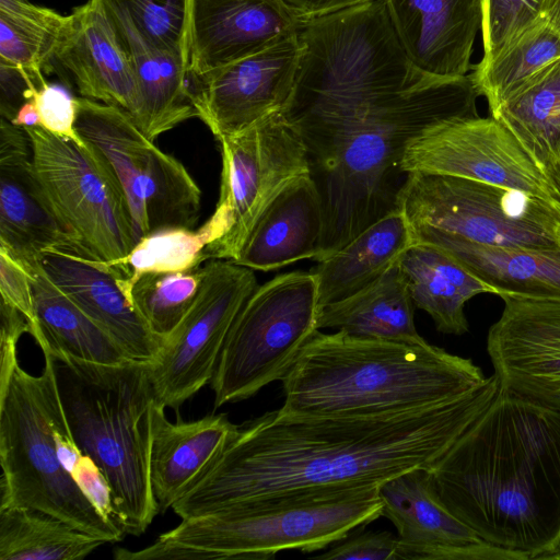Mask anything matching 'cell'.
<instances>
[{
	"instance_id": "cell-21",
	"label": "cell",
	"mask_w": 560,
	"mask_h": 560,
	"mask_svg": "<svg viewBox=\"0 0 560 560\" xmlns=\"http://www.w3.org/2000/svg\"><path fill=\"white\" fill-rule=\"evenodd\" d=\"M39 261L50 280L105 330L130 360L155 361L163 340L147 327L122 290L119 276L106 262L63 249L45 252Z\"/></svg>"
},
{
	"instance_id": "cell-16",
	"label": "cell",
	"mask_w": 560,
	"mask_h": 560,
	"mask_svg": "<svg viewBox=\"0 0 560 560\" xmlns=\"http://www.w3.org/2000/svg\"><path fill=\"white\" fill-rule=\"evenodd\" d=\"M301 55L296 31L250 56L190 78L197 117L220 141L281 110L292 94Z\"/></svg>"
},
{
	"instance_id": "cell-15",
	"label": "cell",
	"mask_w": 560,
	"mask_h": 560,
	"mask_svg": "<svg viewBox=\"0 0 560 560\" xmlns=\"http://www.w3.org/2000/svg\"><path fill=\"white\" fill-rule=\"evenodd\" d=\"M401 166L407 174L457 176L557 202L545 173L491 115L457 117L431 126L410 141Z\"/></svg>"
},
{
	"instance_id": "cell-32",
	"label": "cell",
	"mask_w": 560,
	"mask_h": 560,
	"mask_svg": "<svg viewBox=\"0 0 560 560\" xmlns=\"http://www.w3.org/2000/svg\"><path fill=\"white\" fill-rule=\"evenodd\" d=\"M490 115L544 172L560 147V57L517 85Z\"/></svg>"
},
{
	"instance_id": "cell-39",
	"label": "cell",
	"mask_w": 560,
	"mask_h": 560,
	"mask_svg": "<svg viewBox=\"0 0 560 560\" xmlns=\"http://www.w3.org/2000/svg\"><path fill=\"white\" fill-rule=\"evenodd\" d=\"M542 0H482L483 57L541 15Z\"/></svg>"
},
{
	"instance_id": "cell-24",
	"label": "cell",
	"mask_w": 560,
	"mask_h": 560,
	"mask_svg": "<svg viewBox=\"0 0 560 560\" xmlns=\"http://www.w3.org/2000/svg\"><path fill=\"white\" fill-rule=\"evenodd\" d=\"M81 96L117 106L132 118L139 93L135 72L104 12L94 0L69 15L55 54Z\"/></svg>"
},
{
	"instance_id": "cell-45",
	"label": "cell",
	"mask_w": 560,
	"mask_h": 560,
	"mask_svg": "<svg viewBox=\"0 0 560 560\" xmlns=\"http://www.w3.org/2000/svg\"><path fill=\"white\" fill-rule=\"evenodd\" d=\"M15 126L22 128L39 127V116L34 100L26 101L11 120Z\"/></svg>"
},
{
	"instance_id": "cell-43",
	"label": "cell",
	"mask_w": 560,
	"mask_h": 560,
	"mask_svg": "<svg viewBox=\"0 0 560 560\" xmlns=\"http://www.w3.org/2000/svg\"><path fill=\"white\" fill-rule=\"evenodd\" d=\"M0 113L1 117L12 120L19 108L33 98L38 89L35 82L19 68L0 61Z\"/></svg>"
},
{
	"instance_id": "cell-11",
	"label": "cell",
	"mask_w": 560,
	"mask_h": 560,
	"mask_svg": "<svg viewBox=\"0 0 560 560\" xmlns=\"http://www.w3.org/2000/svg\"><path fill=\"white\" fill-rule=\"evenodd\" d=\"M25 129L35 178L82 255L107 264L126 257L139 238L122 188L102 153L42 127Z\"/></svg>"
},
{
	"instance_id": "cell-35",
	"label": "cell",
	"mask_w": 560,
	"mask_h": 560,
	"mask_svg": "<svg viewBox=\"0 0 560 560\" xmlns=\"http://www.w3.org/2000/svg\"><path fill=\"white\" fill-rule=\"evenodd\" d=\"M106 541L31 509L0 510L1 560L84 559Z\"/></svg>"
},
{
	"instance_id": "cell-20",
	"label": "cell",
	"mask_w": 560,
	"mask_h": 560,
	"mask_svg": "<svg viewBox=\"0 0 560 560\" xmlns=\"http://www.w3.org/2000/svg\"><path fill=\"white\" fill-rule=\"evenodd\" d=\"M299 26L278 0H189L190 78L260 51Z\"/></svg>"
},
{
	"instance_id": "cell-42",
	"label": "cell",
	"mask_w": 560,
	"mask_h": 560,
	"mask_svg": "<svg viewBox=\"0 0 560 560\" xmlns=\"http://www.w3.org/2000/svg\"><path fill=\"white\" fill-rule=\"evenodd\" d=\"M0 293L1 301L25 315L32 329L36 324V313L31 272L21 260L2 247H0Z\"/></svg>"
},
{
	"instance_id": "cell-27",
	"label": "cell",
	"mask_w": 560,
	"mask_h": 560,
	"mask_svg": "<svg viewBox=\"0 0 560 560\" xmlns=\"http://www.w3.org/2000/svg\"><path fill=\"white\" fill-rule=\"evenodd\" d=\"M398 266L413 305L427 312L442 334H466V303L481 293L498 295L494 287L433 243L413 242Z\"/></svg>"
},
{
	"instance_id": "cell-37",
	"label": "cell",
	"mask_w": 560,
	"mask_h": 560,
	"mask_svg": "<svg viewBox=\"0 0 560 560\" xmlns=\"http://www.w3.org/2000/svg\"><path fill=\"white\" fill-rule=\"evenodd\" d=\"M202 266L190 271L141 275L126 294L152 334L163 341L177 327L197 298Z\"/></svg>"
},
{
	"instance_id": "cell-13",
	"label": "cell",
	"mask_w": 560,
	"mask_h": 560,
	"mask_svg": "<svg viewBox=\"0 0 560 560\" xmlns=\"http://www.w3.org/2000/svg\"><path fill=\"white\" fill-rule=\"evenodd\" d=\"M220 196L211 218L220 237L207 259L233 260L252 226L294 177L310 173L307 150L281 110L221 139Z\"/></svg>"
},
{
	"instance_id": "cell-10",
	"label": "cell",
	"mask_w": 560,
	"mask_h": 560,
	"mask_svg": "<svg viewBox=\"0 0 560 560\" xmlns=\"http://www.w3.org/2000/svg\"><path fill=\"white\" fill-rule=\"evenodd\" d=\"M399 207L412 228H431L498 247H560V205L520 190L415 172L409 174Z\"/></svg>"
},
{
	"instance_id": "cell-48",
	"label": "cell",
	"mask_w": 560,
	"mask_h": 560,
	"mask_svg": "<svg viewBox=\"0 0 560 560\" xmlns=\"http://www.w3.org/2000/svg\"><path fill=\"white\" fill-rule=\"evenodd\" d=\"M542 559H559L560 560V544L549 553L545 555Z\"/></svg>"
},
{
	"instance_id": "cell-12",
	"label": "cell",
	"mask_w": 560,
	"mask_h": 560,
	"mask_svg": "<svg viewBox=\"0 0 560 560\" xmlns=\"http://www.w3.org/2000/svg\"><path fill=\"white\" fill-rule=\"evenodd\" d=\"M75 129L114 171L140 240L166 228L194 229L201 190L186 167L163 152L124 109L75 97Z\"/></svg>"
},
{
	"instance_id": "cell-22",
	"label": "cell",
	"mask_w": 560,
	"mask_h": 560,
	"mask_svg": "<svg viewBox=\"0 0 560 560\" xmlns=\"http://www.w3.org/2000/svg\"><path fill=\"white\" fill-rule=\"evenodd\" d=\"M393 28L412 62L447 78L469 73L482 0H383Z\"/></svg>"
},
{
	"instance_id": "cell-36",
	"label": "cell",
	"mask_w": 560,
	"mask_h": 560,
	"mask_svg": "<svg viewBox=\"0 0 560 560\" xmlns=\"http://www.w3.org/2000/svg\"><path fill=\"white\" fill-rule=\"evenodd\" d=\"M219 238L211 218L198 230L166 228L141 237L122 259L107 264L116 275L122 290L141 275L150 272L190 271L207 260L206 248Z\"/></svg>"
},
{
	"instance_id": "cell-7",
	"label": "cell",
	"mask_w": 560,
	"mask_h": 560,
	"mask_svg": "<svg viewBox=\"0 0 560 560\" xmlns=\"http://www.w3.org/2000/svg\"><path fill=\"white\" fill-rule=\"evenodd\" d=\"M380 486L298 494L184 518L117 560H268L285 550L325 549L383 513Z\"/></svg>"
},
{
	"instance_id": "cell-46",
	"label": "cell",
	"mask_w": 560,
	"mask_h": 560,
	"mask_svg": "<svg viewBox=\"0 0 560 560\" xmlns=\"http://www.w3.org/2000/svg\"><path fill=\"white\" fill-rule=\"evenodd\" d=\"M544 173L551 187L553 199L560 205V147L556 158L545 167Z\"/></svg>"
},
{
	"instance_id": "cell-23",
	"label": "cell",
	"mask_w": 560,
	"mask_h": 560,
	"mask_svg": "<svg viewBox=\"0 0 560 560\" xmlns=\"http://www.w3.org/2000/svg\"><path fill=\"white\" fill-rule=\"evenodd\" d=\"M104 12L127 55L138 85L139 104L132 117L151 140L197 117L188 57L154 47L128 15L109 0H94Z\"/></svg>"
},
{
	"instance_id": "cell-4",
	"label": "cell",
	"mask_w": 560,
	"mask_h": 560,
	"mask_svg": "<svg viewBox=\"0 0 560 560\" xmlns=\"http://www.w3.org/2000/svg\"><path fill=\"white\" fill-rule=\"evenodd\" d=\"M488 378L471 359L425 340L317 330L281 381L279 410L300 417L409 412L458 399Z\"/></svg>"
},
{
	"instance_id": "cell-29",
	"label": "cell",
	"mask_w": 560,
	"mask_h": 560,
	"mask_svg": "<svg viewBox=\"0 0 560 560\" xmlns=\"http://www.w3.org/2000/svg\"><path fill=\"white\" fill-rule=\"evenodd\" d=\"M412 228V226H411ZM416 241L446 249L501 293L560 294V247L508 248L478 244L431 228H412Z\"/></svg>"
},
{
	"instance_id": "cell-25",
	"label": "cell",
	"mask_w": 560,
	"mask_h": 560,
	"mask_svg": "<svg viewBox=\"0 0 560 560\" xmlns=\"http://www.w3.org/2000/svg\"><path fill=\"white\" fill-rule=\"evenodd\" d=\"M324 229L322 199L311 173L291 179L260 213L234 262L270 271L316 258Z\"/></svg>"
},
{
	"instance_id": "cell-19",
	"label": "cell",
	"mask_w": 560,
	"mask_h": 560,
	"mask_svg": "<svg viewBox=\"0 0 560 560\" xmlns=\"http://www.w3.org/2000/svg\"><path fill=\"white\" fill-rule=\"evenodd\" d=\"M32 156L26 129L1 117L0 247L22 262L38 260L51 249L82 255L45 199L33 172Z\"/></svg>"
},
{
	"instance_id": "cell-17",
	"label": "cell",
	"mask_w": 560,
	"mask_h": 560,
	"mask_svg": "<svg viewBox=\"0 0 560 560\" xmlns=\"http://www.w3.org/2000/svg\"><path fill=\"white\" fill-rule=\"evenodd\" d=\"M487 352L501 386L560 410V294L501 293Z\"/></svg>"
},
{
	"instance_id": "cell-18",
	"label": "cell",
	"mask_w": 560,
	"mask_h": 560,
	"mask_svg": "<svg viewBox=\"0 0 560 560\" xmlns=\"http://www.w3.org/2000/svg\"><path fill=\"white\" fill-rule=\"evenodd\" d=\"M382 516L397 530L399 560H526L483 540L440 499L429 467H417L378 488Z\"/></svg>"
},
{
	"instance_id": "cell-33",
	"label": "cell",
	"mask_w": 560,
	"mask_h": 560,
	"mask_svg": "<svg viewBox=\"0 0 560 560\" xmlns=\"http://www.w3.org/2000/svg\"><path fill=\"white\" fill-rule=\"evenodd\" d=\"M560 57V33L540 15L471 68L492 114L533 73Z\"/></svg>"
},
{
	"instance_id": "cell-26",
	"label": "cell",
	"mask_w": 560,
	"mask_h": 560,
	"mask_svg": "<svg viewBox=\"0 0 560 560\" xmlns=\"http://www.w3.org/2000/svg\"><path fill=\"white\" fill-rule=\"evenodd\" d=\"M165 409L155 400L151 419L150 483L159 513L191 488L236 428L226 413L171 422Z\"/></svg>"
},
{
	"instance_id": "cell-47",
	"label": "cell",
	"mask_w": 560,
	"mask_h": 560,
	"mask_svg": "<svg viewBox=\"0 0 560 560\" xmlns=\"http://www.w3.org/2000/svg\"><path fill=\"white\" fill-rule=\"evenodd\" d=\"M541 15L560 33V0H542Z\"/></svg>"
},
{
	"instance_id": "cell-8",
	"label": "cell",
	"mask_w": 560,
	"mask_h": 560,
	"mask_svg": "<svg viewBox=\"0 0 560 560\" xmlns=\"http://www.w3.org/2000/svg\"><path fill=\"white\" fill-rule=\"evenodd\" d=\"M43 353L39 375L20 363L0 372V510L39 511L106 542L120 541L122 527L97 508L60 460L55 429L63 406L55 360Z\"/></svg>"
},
{
	"instance_id": "cell-1",
	"label": "cell",
	"mask_w": 560,
	"mask_h": 560,
	"mask_svg": "<svg viewBox=\"0 0 560 560\" xmlns=\"http://www.w3.org/2000/svg\"><path fill=\"white\" fill-rule=\"evenodd\" d=\"M499 387L493 374L458 399L399 413L267 411L236 424L172 510L184 520L284 497L381 486L432 466L489 407Z\"/></svg>"
},
{
	"instance_id": "cell-3",
	"label": "cell",
	"mask_w": 560,
	"mask_h": 560,
	"mask_svg": "<svg viewBox=\"0 0 560 560\" xmlns=\"http://www.w3.org/2000/svg\"><path fill=\"white\" fill-rule=\"evenodd\" d=\"M302 55L281 109L304 140L310 172L328 164L374 106L419 82L383 0L300 23Z\"/></svg>"
},
{
	"instance_id": "cell-31",
	"label": "cell",
	"mask_w": 560,
	"mask_h": 560,
	"mask_svg": "<svg viewBox=\"0 0 560 560\" xmlns=\"http://www.w3.org/2000/svg\"><path fill=\"white\" fill-rule=\"evenodd\" d=\"M413 308L396 264L368 288L320 306L318 329L334 328L363 338L421 342L424 339L417 331Z\"/></svg>"
},
{
	"instance_id": "cell-9",
	"label": "cell",
	"mask_w": 560,
	"mask_h": 560,
	"mask_svg": "<svg viewBox=\"0 0 560 560\" xmlns=\"http://www.w3.org/2000/svg\"><path fill=\"white\" fill-rule=\"evenodd\" d=\"M317 280L291 271L258 285L237 314L210 381L214 408L282 381L318 329Z\"/></svg>"
},
{
	"instance_id": "cell-28",
	"label": "cell",
	"mask_w": 560,
	"mask_h": 560,
	"mask_svg": "<svg viewBox=\"0 0 560 560\" xmlns=\"http://www.w3.org/2000/svg\"><path fill=\"white\" fill-rule=\"evenodd\" d=\"M415 242L401 209L364 229L330 256L317 261L319 306L336 303L373 284L400 260Z\"/></svg>"
},
{
	"instance_id": "cell-30",
	"label": "cell",
	"mask_w": 560,
	"mask_h": 560,
	"mask_svg": "<svg viewBox=\"0 0 560 560\" xmlns=\"http://www.w3.org/2000/svg\"><path fill=\"white\" fill-rule=\"evenodd\" d=\"M32 276L36 324L30 335L54 358L117 365L129 361L118 343L47 276L39 259L23 262ZM135 361V360H133Z\"/></svg>"
},
{
	"instance_id": "cell-6",
	"label": "cell",
	"mask_w": 560,
	"mask_h": 560,
	"mask_svg": "<svg viewBox=\"0 0 560 560\" xmlns=\"http://www.w3.org/2000/svg\"><path fill=\"white\" fill-rule=\"evenodd\" d=\"M54 360L75 443L103 472L117 523L126 534L140 536L159 513L150 483L155 402L150 363L129 360L105 365L67 357Z\"/></svg>"
},
{
	"instance_id": "cell-2",
	"label": "cell",
	"mask_w": 560,
	"mask_h": 560,
	"mask_svg": "<svg viewBox=\"0 0 560 560\" xmlns=\"http://www.w3.org/2000/svg\"><path fill=\"white\" fill-rule=\"evenodd\" d=\"M429 469L442 502L487 542L526 560L560 544V410L500 384Z\"/></svg>"
},
{
	"instance_id": "cell-38",
	"label": "cell",
	"mask_w": 560,
	"mask_h": 560,
	"mask_svg": "<svg viewBox=\"0 0 560 560\" xmlns=\"http://www.w3.org/2000/svg\"><path fill=\"white\" fill-rule=\"evenodd\" d=\"M154 47L188 57L189 0H109Z\"/></svg>"
},
{
	"instance_id": "cell-44",
	"label": "cell",
	"mask_w": 560,
	"mask_h": 560,
	"mask_svg": "<svg viewBox=\"0 0 560 560\" xmlns=\"http://www.w3.org/2000/svg\"><path fill=\"white\" fill-rule=\"evenodd\" d=\"M299 23L322 18L372 0H278Z\"/></svg>"
},
{
	"instance_id": "cell-14",
	"label": "cell",
	"mask_w": 560,
	"mask_h": 560,
	"mask_svg": "<svg viewBox=\"0 0 560 560\" xmlns=\"http://www.w3.org/2000/svg\"><path fill=\"white\" fill-rule=\"evenodd\" d=\"M257 287L254 270L233 260L202 266L196 300L150 363L158 404L178 410L210 383L229 331Z\"/></svg>"
},
{
	"instance_id": "cell-34",
	"label": "cell",
	"mask_w": 560,
	"mask_h": 560,
	"mask_svg": "<svg viewBox=\"0 0 560 560\" xmlns=\"http://www.w3.org/2000/svg\"><path fill=\"white\" fill-rule=\"evenodd\" d=\"M68 23L69 15L28 0H0V61L19 68L39 88Z\"/></svg>"
},
{
	"instance_id": "cell-5",
	"label": "cell",
	"mask_w": 560,
	"mask_h": 560,
	"mask_svg": "<svg viewBox=\"0 0 560 560\" xmlns=\"http://www.w3.org/2000/svg\"><path fill=\"white\" fill-rule=\"evenodd\" d=\"M479 96L470 72L457 78L429 74L362 117L336 156L310 172L324 217L316 261L400 209V195L409 177L401 163L410 141L441 121L478 116Z\"/></svg>"
},
{
	"instance_id": "cell-41",
	"label": "cell",
	"mask_w": 560,
	"mask_h": 560,
	"mask_svg": "<svg viewBox=\"0 0 560 560\" xmlns=\"http://www.w3.org/2000/svg\"><path fill=\"white\" fill-rule=\"evenodd\" d=\"M315 558L320 560H399V540L397 536L386 530H357Z\"/></svg>"
},
{
	"instance_id": "cell-40",
	"label": "cell",
	"mask_w": 560,
	"mask_h": 560,
	"mask_svg": "<svg viewBox=\"0 0 560 560\" xmlns=\"http://www.w3.org/2000/svg\"><path fill=\"white\" fill-rule=\"evenodd\" d=\"M39 127L60 138L86 145L75 129L77 101L65 88L44 82L33 95Z\"/></svg>"
}]
</instances>
